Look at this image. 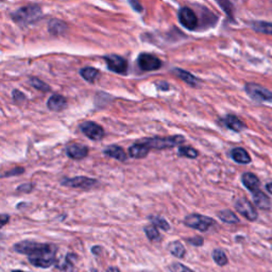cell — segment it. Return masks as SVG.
Masks as SVG:
<instances>
[{"label": "cell", "mask_w": 272, "mask_h": 272, "mask_svg": "<svg viewBox=\"0 0 272 272\" xmlns=\"http://www.w3.org/2000/svg\"><path fill=\"white\" fill-rule=\"evenodd\" d=\"M267 189H268V192L272 193V183H270V184L267 185Z\"/></svg>", "instance_id": "cell-41"}, {"label": "cell", "mask_w": 272, "mask_h": 272, "mask_svg": "<svg viewBox=\"0 0 272 272\" xmlns=\"http://www.w3.org/2000/svg\"><path fill=\"white\" fill-rule=\"evenodd\" d=\"M30 84L35 87L39 90H43V92H48L50 89V87L47 85L45 82H43L42 80L38 79V78H31L30 79Z\"/></svg>", "instance_id": "cell-30"}, {"label": "cell", "mask_w": 272, "mask_h": 272, "mask_svg": "<svg viewBox=\"0 0 272 272\" xmlns=\"http://www.w3.org/2000/svg\"><path fill=\"white\" fill-rule=\"evenodd\" d=\"M173 73L178 76L180 79H182L184 82H186V83H188L189 85H192V86H196L198 84V82L199 80L193 76L191 73H187L186 70H183L181 68H175L173 70Z\"/></svg>", "instance_id": "cell-20"}, {"label": "cell", "mask_w": 272, "mask_h": 272, "mask_svg": "<svg viewBox=\"0 0 272 272\" xmlns=\"http://www.w3.org/2000/svg\"><path fill=\"white\" fill-rule=\"evenodd\" d=\"M213 258H214V261L217 265L219 266H226L228 264V257L222 250L220 249H216L213 251Z\"/></svg>", "instance_id": "cell-27"}, {"label": "cell", "mask_w": 272, "mask_h": 272, "mask_svg": "<svg viewBox=\"0 0 272 272\" xmlns=\"http://www.w3.org/2000/svg\"><path fill=\"white\" fill-rule=\"evenodd\" d=\"M252 28L259 33L272 35V22L268 21H254L252 22Z\"/></svg>", "instance_id": "cell-22"}, {"label": "cell", "mask_w": 272, "mask_h": 272, "mask_svg": "<svg viewBox=\"0 0 272 272\" xmlns=\"http://www.w3.org/2000/svg\"><path fill=\"white\" fill-rule=\"evenodd\" d=\"M241 181H243V184L245 185V187L249 189L251 193H254V192L258 191V189H261L259 188V185H261V183H259V180H258L257 176L253 173H250V172L244 173Z\"/></svg>", "instance_id": "cell-15"}, {"label": "cell", "mask_w": 272, "mask_h": 272, "mask_svg": "<svg viewBox=\"0 0 272 272\" xmlns=\"http://www.w3.org/2000/svg\"><path fill=\"white\" fill-rule=\"evenodd\" d=\"M47 105H48L49 110L54 112H60L66 108L67 101L63 96H61V95H52L49 98L48 102H47Z\"/></svg>", "instance_id": "cell-14"}, {"label": "cell", "mask_w": 272, "mask_h": 272, "mask_svg": "<svg viewBox=\"0 0 272 272\" xmlns=\"http://www.w3.org/2000/svg\"><path fill=\"white\" fill-rule=\"evenodd\" d=\"M106 272H120V270L116 267H110Z\"/></svg>", "instance_id": "cell-40"}, {"label": "cell", "mask_w": 272, "mask_h": 272, "mask_svg": "<svg viewBox=\"0 0 272 272\" xmlns=\"http://www.w3.org/2000/svg\"><path fill=\"white\" fill-rule=\"evenodd\" d=\"M12 272H25V271H21V270H14V271H12Z\"/></svg>", "instance_id": "cell-42"}, {"label": "cell", "mask_w": 272, "mask_h": 272, "mask_svg": "<svg viewBox=\"0 0 272 272\" xmlns=\"http://www.w3.org/2000/svg\"><path fill=\"white\" fill-rule=\"evenodd\" d=\"M185 141V138L181 135H174V136H167V137H152L146 138L143 140V143L146 144L150 149L155 148L158 150L172 148L175 146L182 145Z\"/></svg>", "instance_id": "cell-3"}, {"label": "cell", "mask_w": 272, "mask_h": 272, "mask_svg": "<svg viewBox=\"0 0 272 272\" xmlns=\"http://www.w3.org/2000/svg\"><path fill=\"white\" fill-rule=\"evenodd\" d=\"M13 97H14V99H15L16 101L25 100V96H23V95H22L20 92H18V90H14V93H13Z\"/></svg>", "instance_id": "cell-37"}, {"label": "cell", "mask_w": 272, "mask_h": 272, "mask_svg": "<svg viewBox=\"0 0 272 272\" xmlns=\"http://www.w3.org/2000/svg\"><path fill=\"white\" fill-rule=\"evenodd\" d=\"M101 250V248L100 247H95V248H93V249H92V252L94 253V254H99V251Z\"/></svg>", "instance_id": "cell-39"}, {"label": "cell", "mask_w": 272, "mask_h": 272, "mask_svg": "<svg viewBox=\"0 0 272 272\" xmlns=\"http://www.w3.org/2000/svg\"><path fill=\"white\" fill-rule=\"evenodd\" d=\"M231 157L236 163H239V164H248L251 162V158L249 156V153H248L243 148H234L231 151Z\"/></svg>", "instance_id": "cell-19"}, {"label": "cell", "mask_w": 272, "mask_h": 272, "mask_svg": "<svg viewBox=\"0 0 272 272\" xmlns=\"http://www.w3.org/2000/svg\"><path fill=\"white\" fill-rule=\"evenodd\" d=\"M137 63H138V66L143 70H146V72L157 70L162 65L161 61L159 60V57H157L156 55L149 54V53H141L138 56Z\"/></svg>", "instance_id": "cell-11"}, {"label": "cell", "mask_w": 272, "mask_h": 272, "mask_svg": "<svg viewBox=\"0 0 272 272\" xmlns=\"http://www.w3.org/2000/svg\"><path fill=\"white\" fill-rule=\"evenodd\" d=\"M54 29H56L55 34H60V33L63 32V30L66 29V27H65V25H64L63 22L58 21V20H53L52 22H50L49 30H50V32H53Z\"/></svg>", "instance_id": "cell-33"}, {"label": "cell", "mask_w": 272, "mask_h": 272, "mask_svg": "<svg viewBox=\"0 0 272 272\" xmlns=\"http://www.w3.org/2000/svg\"><path fill=\"white\" fill-rule=\"evenodd\" d=\"M223 125L227 128H229L232 131L235 132H241L243 130L246 129V125L239 119L238 117H236L234 115H227L222 119Z\"/></svg>", "instance_id": "cell-13"}, {"label": "cell", "mask_w": 272, "mask_h": 272, "mask_svg": "<svg viewBox=\"0 0 272 272\" xmlns=\"http://www.w3.org/2000/svg\"><path fill=\"white\" fill-rule=\"evenodd\" d=\"M76 261H77V255L76 254H73V253H69V254L66 255L64 263L63 264H60V265H57V268L58 269H62V270L72 269L74 267Z\"/></svg>", "instance_id": "cell-29"}, {"label": "cell", "mask_w": 272, "mask_h": 272, "mask_svg": "<svg viewBox=\"0 0 272 272\" xmlns=\"http://www.w3.org/2000/svg\"><path fill=\"white\" fill-rule=\"evenodd\" d=\"M66 155L73 160H82L87 157L88 148L80 144L70 145L66 148Z\"/></svg>", "instance_id": "cell-12"}, {"label": "cell", "mask_w": 272, "mask_h": 272, "mask_svg": "<svg viewBox=\"0 0 272 272\" xmlns=\"http://www.w3.org/2000/svg\"><path fill=\"white\" fill-rule=\"evenodd\" d=\"M187 241H188L189 244H191V245H193V246H197V247L202 246V245H203V239L201 238V237H199V236H196V237H193V238H188Z\"/></svg>", "instance_id": "cell-35"}, {"label": "cell", "mask_w": 272, "mask_h": 272, "mask_svg": "<svg viewBox=\"0 0 272 272\" xmlns=\"http://www.w3.org/2000/svg\"><path fill=\"white\" fill-rule=\"evenodd\" d=\"M179 20L181 25L188 30H194L198 26V18L189 8H182L179 11Z\"/></svg>", "instance_id": "cell-10"}, {"label": "cell", "mask_w": 272, "mask_h": 272, "mask_svg": "<svg viewBox=\"0 0 272 272\" xmlns=\"http://www.w3.org/2000/svg\"><path fill=\"white\" fill-rule=\"evenodd\" d=\"M104 155L120 162H125L127 160V153L125 152V150L122 147L116 145L106 147V149L104 150Z\"/></svg>", "instance_id": "cell-18"}, {"label": "cell", "mask_w": 272, "mask_h": 272, "mask_svg": "<svg viewBox=\"0 0 272 272\" xmlns=\"http://www.w3.org/2000/svg\"><path fill=\"white\" fill-rule=\"evenodd\" d=\"M168 251L175 257L178 258H182L184 257L185 255V248L183 246V244L179 240H174V241H171L169 245H168Z\"/></svg>", "instance_id": "cell-21"}, {"label": "cell", "mask_w": 272, "mask_h": 272, "mask_svg": "<svg viewBox=\"0 0 272 272\" xmlns=\"http://www.w3.org/2000/svg\"><path fill=\"white\" fill-rule=\"evenodd\" d=\"M61 183L64 186L85 189V191H87V189H90L96 185L97 181L90 178H86V176H76V178L72 179H64Z\"/></svg>", "instance_id": "cell-9"}, {"label": "cell", "mask_w": 272, "mask_h": 272, "mask_svg": "<svg viewBox=\"0 0 272 272\" xmlns=\"http://www.w3.org/2000/svg\"><path fill=\"white\" fill-rule=\"evenodd\" d=\"M219 6L223 9V11L229 15L230 18H233V5L231 4L230 0H217Z\"/></svg>", "instance_id": "cell-31"}, {"label": "cell", "mask_w": 272, "mask_h": 272, "mask_svg": "<svg viewBox=\"0 0 272 272\" xmlns=\"http://www.w3.org/2000/svg\"><path fill=\"white\" fill-rule=\"evenodd\" d=\"M81 131L92 140H101L104 136V130L101 126L93 122L82 123L80 126Z\"/></svg>", "instance_id": "cell-6"}, {"label": "cell", "mask_w": 272, "mask_h": 272, "mask_svg": "<svg viewBox=\"0 0 272 272\" xmlns=\"http://www.w3.org/2000/svg\"><path fill=\"white\" fill-rule=\"evenodd\" d=\"M178 156L188 159H197V157L199 156V152L193 147H180L178 151Z\"/></svg>", "instance_id": "cell-26"}, {"label": "cell", "mask_w": 272, "mask_h": 272, "mask_svg": "<svg viewBox=\"0 0 272 272\" xmlns=\"http://www.w3.org/2000/svg\"><path fill=\"white\" fill-rule=\"evenodd\" d=\"M247 94L253 100L257 102H268L272 104V92L265 88L264 86L256 83H248L245 86Z\"/></svg>", "instance_id": "cell-5"}, {"label": "cell", "mask_w": 272, "mask_h": 272, "mask_svg": "<svg viewBox=\"0 0 272 272\" xmlns=\"http://www.w3.org/2000/svg\"><path fill=\"white\" fill-rule=\"evenodd\" d=\"M42 16V10L39 6H27L15 11L12 17L20 26H27L39 20Z\"/></svg>", "instance_id": "cell-2"}, {"label": "cell", "mask_w": 272, "mask_h": 272, "mask_svg": "<svg viewBox=\"0 0 272 272\" xmlns=\"http://www.w3.org/2000/svg\"><path fill=\"white\" fill-rule=\"evenodd\" d=\"M34 188V184L32 183H27L22 184L19 187H17V192H22V193H30L32 192V189Z\"/></svg>", "instance_id": "cell-34"}, {"label": "cell", "mask_w": 272, "mask_h": 272, "mask_svg": "<svg viewBox=\"0 0 272 272\" xmlns=\"http://www.w3.org/2000/svg\"><path fill=\"white\" fill-rule=\"evenodd\" d=\"M17 253L27 255L30 264L39 268H49L55 263L57 248L51 244H40L25 240L14 246Z\"/></svg>", "instance_id": "cell-1"}, {"label": "cell", "mask_w": 272, "mask_h": 272, "mask_svg": "<svg viewBox=\"0 0 272 272\" xmlns=\"http://www.w3.org/2000/svg\"><path fill=\"white\" fill-rule=\"evenodd\" d=\"M169 270H170V272H195L194 270L186 267L185 265H183L181 263H173V264H171L169 266Z\"/></svg>", "instance_id": "cell-32"}, {"label": "cell", "mask_w": 272, "mask_h": 272, "mask_svg": "<svg viewBox=\"0 0 272 272\" xmlns=\"http://www.w3.org/2000/svg\"><path fill=\"white\" fill-rule=\"evenodd\" d=\"M218 217L226 223H230V224H234V223H238L239 219L238 217L236 216L234 213L230 209H224L218 213Z\"/></svg>", "instance_id": "cell-24"}, {"label": "cell", "mask_w": 272, "mask_h": 272, "mask_svg": "<svg viewBox=\"0 0 272 272\" xmlns=\"http://www.w3.org/2000/svg\"><path fill=\"white\" fill-rule=\"evenodd\" d=\"M149 220L152 222V224H155L156 227L164 230V231H169L170 230V226L169 223L165 220L162 217H158V216H150Z\"/></svg>", "instance_id": "cell-28"}, {"label": "cell", "mask_w": 272, "mask_h": 272, "mask_svg": "<svg viewBox=\"0 0 272 272\" xmlns=\"http://www.w3.org/2000/svg\"><path fill=\"white\" fill-rule=\"evenodd\" d=\"M82 78L84 80H86L89 83H93V82L96 81L99 72L96 68H93V67H85V68H82L81 72H80Z\"/></svg>", "instance_id": "cell-23"}, {"label": "cell", "mask_w": 272, "mask_h": 272, "mask_svg": "<svg viewBox=\"0 0 272 272\" xmlns=\"http://www.w3.org/2000/svg\"><path fill=\"white\" fill-rule=\"evenodd\" d=\"M252 197H253V201L255 205L261 208V209H269L271 206V201L269 199V197L264 194L261 189H258V191L252 193Z\"/></svg>", "instance_id": "cell-16"}, {"label": "cell", "mask_w": 272, "mask_h": 272, "mask_svg": "<svg viewBox=\"0 0 272 272\" xmlns=\"http://www.w3.org/2000/svg\"><path fill=\"white\" fill-rule=\"evenodd\" d=\"M150 151V148L144 144L143 141L139 144H134L129 148V153L130 156L134 159H144L148 156V153Z\"/></svg>", "instance_id": "cell-17"}, {"label": "cell", "mask_w": 272, "mask_h": 272, "mask_svg": "<svg viewBox=\"0 0 272 272\" xmlns=\"http://www.w3.org/2000/svg\"><path fill=\"white\" fill-rule=\"evenodd\" d=\"M10 220V217L8 216V215H2V226L4 227V226H6V223L8 222Z\"/></svg>", "instance_id": "cell-38"}, {"label": "cell", "mask_w": 272, "mask_h": 272, "mask_svg": "<svg viewBox=\"0 0 272 272\" xmlns=\"http://www.w3.org/2000/svg\"><path fill=\"white\" fill-rule=\"evenodd\" d=\"M184 224L188 228L198 230L200 232H206L216 226V221L207 216H203L200 214H192L185 217Z\"/></svg>", "instance_id": "cell-4"}, {"label": "cell", "mask_w": 272, "mask_h": 272, "mask_svg": "<svg viewBox=\"0 0 272 272\" xmlns=\"http://www.w3.org/2000/svg\"><path fill=\"white\" fill-rule=\"evenodd\" d=\"M104 60L106 62V65H108L109 69L112 70V72H114L116 74H123V75L127 73L128 63L124 57H122L119 55L111 54V55H106L104 57Z\"/></svg>", "instance_id": "cell-8"}, {"label": "cell", "mask_w": 272, "mask_h": 272, "mask_svg": "<svg viewBox=\"0 0 272 272\" xmlns=\"http://www.w3.org/2000/svg\"><path fill=\"white\" fill-rule=\"evenodd\" d=\"M23 172V168H15L13 170H11V171H8L4 174V178H7V176H12V175H18L20 173Z\"/></svg>", "instance_id": "cell-36"}, {"label": "cell", "mask_w": 272, "mask_h": 272, "mask_svg": "<svg viewBox=\"0 0 272 272\" xmlns=\"http://www.w3.org/2000/svg\"><path fill=\"white\" fill-rule=\"evenodd\" d=\"M235 208L237 210L240 215H243L246 219L254 221L257 219V211L254 208V206L249 202L247 199L241 198L236 200L235 202Z\"/></svg>", "instance_id": "cell-7"}, {"label": "cell", "mask_w": 272, "mask_h": 272, "mask_svg": "<svg viewBox=\"0 0 272 272\" xmlns=\"http://www.w3.org/2000/svg\"><path fill=\"white\" fill-rule=\"evenodd\" d=\"M144 231L147 235V237L151 240V241H161L162 240V236L159 233L157 227L155 224H151V226H146L144 228Z\"/></svg>", "instance_id": "cell-25"}]
</instances>
